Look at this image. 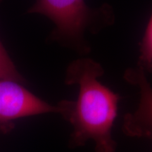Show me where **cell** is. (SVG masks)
Here are the masks:
<instances>
[{
  "mask_svg": "<svg viewBox=\"0 0 152 152\" xmlns=\"http://www.w3.org/2000/svg\"><path fill=\"white\" fill-rule=\"evenodd\" d=\"M138 67L144 73H152V13L140 43Z\"/></svg>",
  "mask_w": 152,
  "mask_h": 152,
  "instance_id": "obj_5",
  "label": "cell"
},
{
  "mask_svg": "<svg viewBox=\"0 0 152 152\" xmlns=\"http://www.w3.org/2000/svg\"><path fill=\"white\" fill-rule=\"evenodd\" d=\"M102 66L87 58L74 61L67 68L65 83L78 85L77 100L59 102V113L72 125V142L83 145L92 140L96 152H115L112 129L116 118L120 96L98 78Z\"/></svg>",
  "mask_w": 152,
  "mask_h": 152,
  "instance_id": "obj_1",
  "label": "cell"
},
{
  "mask_svg": "<svg viewBox=\"0 0 152 152\" xmlns=\"http://www.w3.org/2000/svg\"><path fill=\"white\" fill-rule=\"evenodd\" d=\"M59 111L58 105H51L37 97L20 83L0 80V130H11L15 120Z\"/></svg>",
  "mask_w": 152,
  "mask_h": 152,
  "instance_id": "obj_3",
  "label": "cell"
},
{
  "mask_svg": "<svg viewBox=\"0 0 152 152\" xmlns=\"http://www.w3.org/2000/svg\"><path fill=\"white\" fill-rule=\"evenodd\" d=\"M124 78L140 92L137 109L125 117V132L132 137H152V87L146 73L138 68H131L125 72Z\"/></svg>",
  "mask_w": 152,
  "mask_h": 152,
  "instance_id": "obj_4",
  "label": "cell"
},
{
  "mask_svg": "<svg viewBox=\"0 0 152 152\" xmlns=\"http://www.w3.org/2000/svg\"><path fill=\"white\" fill-rule=\"evenodd\" d=\"M0 80H8L24 83L25 80L18 73L12 60L0 42Z\"/></svg>",
  "mask_w": 152,
  "mask_h": 152,
  "instance_id": "obj_6",
  "label": "cell"
},
{
  "mask_svg": "<svg viewBox=\"0 0 152 152\" xmlns=\"http://www.w3.org/2000/svg\"><path fill=\"white\" fill-rule=\"evenodd\" d=\"M1 1H2V0H0V3H1Z\"/></svg>",
  "mask_w": 152,
  "mask_h": 152,
  "instance_id": "obj_7",
  "label": "cell"
},
{
  "mask_svg": "<svg viewBox=\"0 0 152 152\" xmlns=\"http://www.w3.org/2000/svg\"><path fill=\"white\" fill-rule=\"evenodd\" d=\"M28 12L49 18L55 25L52 39L83 54L90 51L85 33H98L114 21L109 5L92 9L85 0H37Z\"/></svg>",
  "mask_w": 152,
  "mask_h": 152,
  "instance_id": "obj_2",
  "label": "cell"
}]
</instances>
